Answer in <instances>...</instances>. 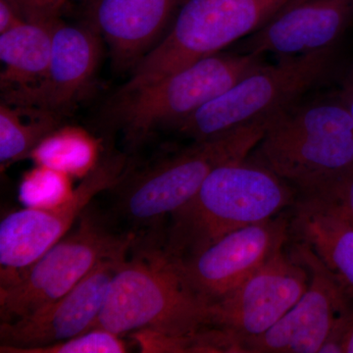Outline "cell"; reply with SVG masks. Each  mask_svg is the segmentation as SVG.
Masks as SVG:
<instances>
[{
  "mask_svg": "<svg viewBox=\"0 0 353 353\" xmlns=\"http://www.w3.org/2000/svg\"><path fill=\"white\" fill-rule=\"evenodd\" d=\"M139 248L136 243L134 256L118 267L94 328L173 338H192L212 328V303L192 287L179 259L164 248Z\"/></svg>",
  "mask_w": 353,
  "mask_h": 353,
  "instance_id": "cell-1",
  "label": "cell"
},
{
  "mask_svg": "<svg viewBox=\"0 0 353 353\" xmlns=\"http://www.w3.org/2000/svg\"><path fill=\"white\" fill-rule=\"evenodd\" d=\"M294 188L250 157L220 165L196 196L172 214L164 250L180 260L222 236L280 214L296 203Z\"/></svg>",
  "mask_w": 353,
  "mask_h": 353,
  "instance_id": "cell-2",
  "label": "cell"
},
{
  "mask_svg": "<svg viewBox=\"0 0 353 353\" xmlns=\"http://www.w3.org/2000/svg\"><path fill=\"white\" fill-rule=\"evenodd\" d=\"M306 194L353 170V118L340 95L301 101L271 121L250 154Z\"/></svg>",
  "mask_w": 353,
  "mask_h": 353,
  "instance_id": "cell-3",
  "label": "cell"
},
{
  "mask_svg": "<svg viewBox=\"0 0 353 353\" xmlns=\"http://www.w3.org/2000/svg\"><path fill=\"white\" fill-rule=\"evenodd\" d=\"M336 46L262 64L175 127L194 141L273 120L328 80Z\"/></svg>",
  "mask_w": 353,
  "mask_h": 353,
  "instance_id": "cell-4",
  "label": "cell"
},
{
  "mask_svg": "<svg viewBox=\"0 0 353 353\" xmlns=\"http://www.w3.org/2000/svg\"><path fill=\"white\" fill-rule=\"evenodd\" d=\"M297 0H183L163 38L134 65L119 92L143 87L259 31Z\"/></svg>",
  "mask_w": 353,
  "mask_h": 353,
  "instance_id": "cell-5",
  "label": "cell"
},
{
  "mask_svg": "<svg viewBox=\"0 0 353 353\" xmlns=\"http://www.w3.org/2000/svg\"><path fill=\"white\" fill-rule=\"evenodd\" d=\"M269 122L255 123L194 145L124 178L116 208L136 226L154 224L183 208L220 165L245 159L259 145Z\"/></svg>",
  "mask_w": 353,
  "mask_h": 353,
  "instance_id": "cell-6",
  "label": "cell"
},
{
  "mask_svg": "<svg viewBox=\"0 0 353 353\" xmlns=\"http://www.w3.org/2000/svg\"><path fill=\"white\" fill-rule=\"evenodd\" d=\"M90 208L64 238L0 287L1 323L12 322L57 301L103 260L127 256L132 233H115Z\"/></svg>",
  "mask_w": 353,
  "mask_h": 353,
  "instance_id": "cell-7",
  "label": "cell"
},
{
  "mask_svg": "<svg viewBox=\"0 0 353 353\" xmlns=\"http://www.w3.org/2000/svg\"><path fill=\"white\" fill-rule=\"evenodd\" d=\"M263 63L262 55L221 51L157 82L118 92L113 114L128 139L138 141L157 128H175Z\"/></svg>",
  "mask_w": 353,
  "mask_h": 353,
  "instance_id": "cell-8",
  "label": "cell"
},
{
  "mask_svg": "<svg viewBox=\"0 0 353 353\" xmlns=\"http://www.w3.org/2000/svg\"><path fill=\"white\" fill-rule=\"evenodd\" d=\"M294 252L308 269L307 290L271 329L246 341L241 352H343L353 324V296L303 243Z\"/></svg>",
  "mask_w": 353,
  "mask_h": 353,
  "instance_id": "cell-9",
  "label": "cell"
},
{
  "mask_svg": "<svg viewBox=\"0 0 353 353\" xmlns=\"http://www.w3.org/2000/svg\"><path fill=\"white\" fill-rule=\"evenodd\" d=\"M126 166L124 154L103 157L76 188L70 201L57 208H26L7 215L0 223L1 284L36 262L64 238L94 197L114 189L124 178Z\"/></svg>",
  "mask_w": 353,
  "mask_h": 353,
  "instance_id": "cell-10",
  "label": "cell"
},
{
  "mask_svg": "<svg viewBox=\"0 0 353 353\" xmlns=\"http://www.w3.org/2000/svg\"><path fill=\"white\" fill-rule=\"evenodd\" d=\"M308 269L284 248L226 296L212 303V328L226 336L232 352L271 329L307 290Z\"/></svg>",
  "mask_w": 353,
  "mask_h": 353,
  "instance_id": "cell-11",
  "label": "cell"
},
{
  "mask_svg": "<svg viewBox=\"0 0 353 353\" xmlns=\"http://www.w3.org/2000/svg\"><path fill=\"white\" fill-rule=\"evenodd\" d=\"M280 216L241 228L194 256L179 259L192 287L211 303L236 290L284 248L290 223Z\"/></svg>",
  "mask_w": 353,
  "mask_h": 353,
  "instance_id": "cell-12",
  "label": "cell"
},
{
  "mask_svg": "<svg viewBox=\"0 0 353 353\" xmlns=\"http://www.w3.org/2000/svg\"><path fill=\"white\" fill-rule=\"evenodd\" d=\"M127 256L103 260L63 296L31 314L0 324V352L53 345L94 328L109 284Z\"/></svg>",
  "mask_w": 353,
  "mask_h": 353,
  "instance_id": "cell-13",
  "label": "cell"
},
{
  "mask_svg": "<svg viewBox=\"0 0 353 353\" xmlns=\"http://www.w3.org/2000/svg\"><path fill=\"white\" fill-rule=\"evenodd\" d=\"M101 37L92 26L65 24L58 19L46 76L34 87L2 94L3 101L61 118L92 87L101 57Z\"/></svg>",
  "mask_w": 353,
  "mask_h": 353,
  "instance_id": "cell-14",
  "label": "cell"
},
{
  "mask_svg": "<svg viewBox=\"0 0 353 353\" xmlns=\"http://www.w3.org/2000/svg\"><path fill=\"white\" fill-rule=\"evenodd\" d=\"M353 22V0H297L240 43V52L282 57L334 48Z\"/></svg>",
  "mask_w": 353,
  "mask_h": 353,
  "instance_id": "cell-15",
  "label": "cell"
},
{
  "mask_svg": "<svg viewBox=\"0 0 353 353\" xmlns=\"http://www.w3.org/2000/svg\"><path fill=\"white\" fill-rule=\"evenodd\" d=\"M183 0H90L92 26L117 68H134L164 37Z\"/></svg>",
  "mask_w": 353,
  "mask_h": 353,
  "instance_id": "cell-16",
  "label": "cell"
},
{
  "mask_svg": "<svg viewBox=\"0 0 353 353\" xmlns=\"http://www.w3.org/2000/svg\"><path fill=\"white\" fill-rule=\"evenodd\" d=\"M290 227L353 296V224L328 199L301 194Z\"/></svg>",
  "mask_w": 353,
  "mask_h": 353,
  "instance_id": "cell-17",
  "label": "cell"
},
{
  "mask_svg": "<svg viewBox=\"0 0 353 353\" xmlns=\"http://www.w3.org/2000/svg\"><path fill=\"white\" fill-rule=\"evenodd\" d=\"M57 20L26 21L0 34L3 94L27 90L41 82L50 66Z\"/></svg>",
  "mask_w": 353,
  "mask_h": 353,
  "instance_id": "cell-18",
  "label": "cell"
},
{
  "mask_svg": "<svg viewBox=\"0 0 353 353\" xmlns=\"http://www.w3.org/2000/svg\"><path fill=\"white\" fill-rule=\"evenodd\" d=\"M101 143L82 127L60 126L34 148L29 159L83 179L101 161Z\"/></svg>",
  "mask_w": 353,
  "mask_h": 353,
  "instance_id": "cell-19",
  "label": "cell"
},
{
  "mask_svg": "<svg viewBox=\"0 0 353 353\" xmlns=\"http://www.w3.org/2000/svg\"><path fill=\"white\" fill-rule=\"evenodd\" d=\"M61 126V118L39 109L0 104V166L1 172L30 157L51 132Z\"/></svg>",
  "mask_w": 353,
  "mask_h": 353,
  "instance_id": "cell-20",
  "label": "cell"
},
{
  "mask_svg": "<svg viewBox=\"0 0 353 353\" xmlns=\"http://www.w3.org/2000/svg\"><path fill=\"white\" fill-rule=\"evenodd\" d=\"M74 192L73 178L68 174L34 164L23 174L18 196L27 208L50 209L70 201Z\"/></svg>",
  "mask_w": 353,
  "mask_h": 353,
  "instance_id": "cell-21",
  "label": "cell"
},
{
  "mask_svg": "<svg viewBox=\"0 0 353 353\" xmlns=\"http://www.w3.org/2000/svg\"><path fill=\"white\" fill-rule=\"evenodd\" d=\"M127 348L119 334L94 328L60 343L16 350L11 353H123L127 352Z\"/></svg>",
  "mask_w": 353,
  "mask_h": 353,
  "instance_id": "cell-22",
  "label": "cell"
},
{
  "mask_svg": "<svg viewBox=\"0 0 353 353\" xmlns=\"http://www.w3.org/2000/svg\"><path fill=\"white\" fill-rule=\"evenodd\" d=\"M306 194L326 197L353 224V170Z\"/></svg>",
  "mask_w": 353,
  "mask_h": 353,
  "instance_id": "cell-23",
  "label": "cell"
},
{
  "mask_svg": "<svg viewBox=\"0 0 353 353\" xmlns=\"http://www.w3.org/2000/svg\"><path fill=\"white\" fill-rule=\"evenodd\" d=\"M26 20L55 21L69 0H17Z\"/></svg>",
  "mask_w": 353,
  "mask_h": 353,
  "instance_id": "cell-24",
  "label": "cell"
},
{
  "mask_svg": "<svg viewBox=\"0 0 353 353\" xmlns=\"http://www.w3.org/2000/svg\"><path fill=\"white\" fill-rule=\"evenodd\" d=\"M17 0H0V34L26 22Z\"/></svg>",
  "mask_w": 353,
  "mask_h": 353,
  "instance_id": "cell-25",
  "label": "cell"
},
{
  "mask_svg": "<svg viewBox=\"0 0 353 353\" xmlns=\"http://www.w3.org/2000/svg\"><path fill=\"white\" fill-rule=\"evenodd\" d=\"M338 94L353 118V72L347 77Z\"/></svg>",
  "mask_w": 353,
  "mask_h": 353,
  "instance_id": "cell-26",
  "label": "cell"
},
{
  "mask_svg": "<svg viewBox=\"0 0 353 353\" xmlns=\"http://www.w3.org/2000/svg\"><path fill=\"white\" fill-rule=\"evenodd\" d=\"M341 350L343 353H353V324L343 339Z\"/></svg>",
  "mask_w": 353,
  "mask_h": 353,
  "instance_id": "cell-27",
  "label": "cell"
}]
</instances>
